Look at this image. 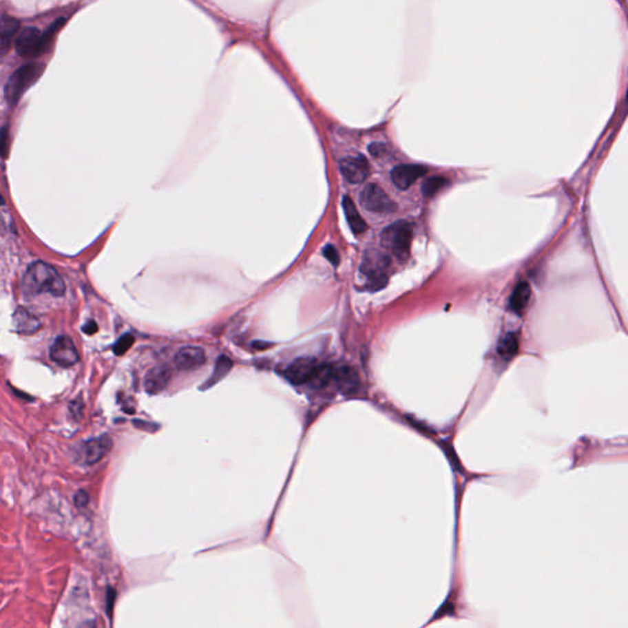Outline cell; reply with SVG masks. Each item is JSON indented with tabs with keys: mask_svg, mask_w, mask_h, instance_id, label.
<instances>
[{
	"mask_svg": "<svg viewBox=\"0 0 628 628\" xmlns=\"http://www.w3.org/2000/svg\"><path fill=\"white\" fill-rule=\"evenodd\" d=\"M23 292L28 297L42 293H50L53 297H62L65 293V284L62 276L52 265L45 262H36L28 266L23 276Z\"/></svg>",
	"mask_w": 628,
	"mask_h": 628,
	"instance_id": "obj_1",
	"label": "cell"
},
{
	"mask_svg": "<svg viewBox=\"0 0 628 628\" xmlns=\"http://www.w3.org/2000/svg\"><path fill=\"white\" fill-rule=\"evenodd\" d=\"M63 23V19L58 20L45 32H41L39 28H23L15 43L17 54L23 58H36L41 56L47 50V45L50 43L53 34H56V30H59Z\"/></svg>",
	"mask_w": 628,
	"mask_h": 628,
	"instance_id": "obj_2",
	"label": "cell"
},
{
	"mask_svg": "<svg viewBox=\"0 0 628 628\" xmlns=\"http://www.w3.org/2000/svg\"><path fill=\"white\" fill-rule=\"evenodd\" d=\"M381 240L383 247L387 248L389 252H392L400 260H405L410 254L412 224L405 220H399L397 222L389 224L381 232Z\"/></svg>",
	"mask_w": 628,
	"mask_h": 628,
	"instance_id": "obj_3",
	"label": "cell"
},
{
	"mask_svg": "<svg viewBox=\"0 0 628 628\" xmlns=\"http://www.w3.org/2000/svg\"><path fill=\"white\" fill-rule=\"evenodd\" d=\"M45 70V65L41 63H28L19 67L12 76L8 78L6 85V98L10 105H15L20 97L26 92L30 86L39 80Z\"/></svg>",
	"mask_w": 628,
	"mask_h": 628,
	"instance_id": "obj_4",
	"label": "cell"
},
{
	"mask_svg": "<svg viewBox=\"0 0 628 628\" xmlns=\"http://www.w3.org/2000/svg\"><path fill=\"white\" fill-rule=\"evenodd\" d=\"M390 258L386 253L378 249H370L365 253L362 259L361 273L365 275L368 281V286L373 290H378L387 282Z\"/></svg>",
	"mask_w": 628,
	"mask_h": 628,
	"instance_id": "obj_5",
	"label": "cell"
},
{
	"mask_svg": "<svg viewBox=\"0 0 628 628\" xmlns=\"http://www.w3.org/2000/svg\"><path fill=\"white\" fill-rule=\"evenodd\" d=\"M359 202L364 208L378 213H389L395 211L397 205L388 196L387 193L378 185H366L361 193Z\"/></svg>",
	"mask_w": 628,
	"mask_h": 628,
	"instance_id": "obj_6",
	"label": "cell"
},
{
	"mask_svg": "<svg viewBox=\"0 0 628 628\" xmlns=\"http://www.w3.org/2000/svg\"><path fill=\"white\" fill-rule=\"evenodd\" d=\"M50 356L56 365L65 368L76 365L78 362V350L75 348L73 340L67 335L56 337L50 350Z\"/></svg>",
	"mask_w": 628,
	"mask_h": 628,
	"instance_id": "obj_7",
	"label": "cell"
},
{
	"mask_svg": "<svg viewBox=\"0 0 628 628\" xmlns=\"http://www.w3.org/2000/svg\"><path fill=\"white\" fill-rule=\"evenodd\" d=\"M340 171L345 180L353 185H359L367 180L370 176V163L366 157L348 156L340 161Z\"/></svg>",
	"mask_w": 628,
	"mask_h": 628,
	"instance_id": "obj_8",
	"label": "cell"
},
{
	"mask_svg": "<svg viewBox=\"0 0 628 628\" xmlns=\"http://www.w3.org/2000/svg\"><path fill=\"white\" fill-rule=\"evenodd\" d=\"M317 361L312 357H300L296 359L293 362L290 364L285 370V378L287 381L295 384V386H301L304 383H308L311 378L313 376L314 370L317 367Z\"/></svg>",
	"mask_w": 628,
	"mask_h": 628,
	"instance_id": "obj_9",
	"label": "cell"
},
{
	"mask_svg": "<svg viewBox=\"0 0 628 628\" xmlns=\"http://www.w3.org/2000/svg\"><path fill=\"white\" fill-rule=\"evenodd\" d=\"M427 174V167L421 166V165H399L392 171V182L394 185L401 189L406 191L409 189L411 185L415 183L416 180L423 177Z\"/></svg>",
	"mask_w": 628,
	"mask_h": 628,
	"instance_id": "obj_10",
	"label": "cell"
},
{
	"mask_svg": "<svg viewBox=\"0 0 628 628\" xmlns=\"http://www.w3.org/2000/svg\"><path fill=\"white\" fill-rule=\"evenodd\" d=\"M333 381L345 395L357 394L361 388L359 375L350 366H339L333 368Z\"/></svg>",
	"mask_w": 628,
	"mask_h": 628,
	"instance_id": "obj_11",
	"label": "cell"
},
{
	"mask_svg": "<svg viewBox=\"0 0 628 628\" xmlns=\"http://www.w3.org/2000/svg\"><path fill=\"white\" fill-rule=\"evenodd\" d=\"M207 361V355L204 348L199 346H185L180 348L174 356V364L183 370H196L204 365Z\"/></svg>",
	"mask_w": 628,
	"mask_h": 628,
	"instance_id": "obj_12",
	"label": "cell"
},
{
	"mask_svg": "<svg viewBox=\"0 0 628 628\" xmlns=\"http://www.w3.org/2000/svg\"><path fill=\"white\" fill-rule=\"evenodd\" d=\"M113 441L109 436L92 438L89 442L85 443L84 457L86 464L94 465L101 461L111 450H112Z\"/></svg>",
	"mask_w": 628,
	"mask_h": 628,
	"instance_id": "obj_13",
	"label": "cell"
},
{
	"mask_svg": "<svg viewBox=\"0 0 628 628\" xmlns=\"http://www.w3.org/2000/svg\"><path fill=\"white\" fill-rule=\"evenodd\" d=\"M172 376V372L167 366H156L147 372L144 381V387L149 394H158L167 387Z\"/></svg>",
	"mask_w": 628,
	"mask_h": 628,
	"instance_id": "obj_14",
	"label": "cell"
},
{
	"mask_svg": "<svg viewBox=\"0 0 628 628\" xmlns=\"http://www.w3.org/2000/svg\"><path fill=\"white\" fill-rule=\"evenodd\" d=\"M12 323L15 331L23 335H32L41 329V320L28 309L19 307L12 315Z\"/></svg>",
	"mask_w": 628,
	"mask_h": 628,
	"instance_id": "obj_15",
	"label": "cell"
},
{
	"mask_svg": "<svg viewBox=\"0 0 628 628\" xmlns=\"http://www.w3.org/2000/svg\"><path fill=\"white\" fill-rule=\"evenodd\" d=\"M20 26L15 17H3L0 20V56H6L10 51L12 37Z\"/></svg>",
	"mask_w": 628,
	"mask_h": 628,
	"instance_id": "obj_16",
	"label": "cell"
},
{
	"mask_svg": "<svg viewBox=\"0 0 628 628\" xmlns=\"http://www.w3.org/2000/svg\"><path fill=\"white\" fill-rule=\"evenodd\" d=\"M530 298H532V287H530V285H529L527 282H525V281L519 282V284L516 285V289L513 290L512 296H510V309H512L514 313L521 315V314L525 312L527 304L530 302Z\"/></svg>",
	"mask_w": 628,
	"mask_h": 628,
	"instance_id": "obj_17",
	"label": "cell"
},
{
	"mask_svg": "<svg viewBox=\"0 0 628 628\" xmlns=\"http://www.w3.org/2000/svg\"><path fill=\"white\" fill-rule=\"evenodd\" d=\"M342 207H344L346 220H348V224H350L353 233L359 235V233L365 232L367 230V224H366L365 220L361 218V215H359L357 209L355 207V204L348 196L344 198Z\"/></svg>",
	"mask_w": 628,
	"mask_h": 628,
	"instance_id": "obj_18",
	"label": "cell"
},
{
	"mask_svg": "<svg viewBox=\"0 0 628 628\" xmlns=\"http://www.w3.org/2000/svg\"><path fill=\"white\" fill-rule=\"evenodd\" d=\"M519 351V339L516 333H508L502 337L497 346V353L503 359H512Z\"/></svg>",
	"mask_w": 628,
	"mask_h": 628,
	"instance_id": "obj_19",
	"label": "cell"
},
{
	"mask_svg": "<svg viewBox=\"0 0 628 628\" xmlns=\"http://www.w3.org/2000/svg\"><path fill=\"white\" fill-rule=\"evenodd\" d=\"M333 379V367L328 364H320L314 370L313 376L311 378V383L314 388L326 387V384Z\"/></svg>",
	"mask_w": 628,
	"mask_h": 628,
	"instance_id": "obj_20",
	"label": "cell"
},
{
	"mask_svg": "<svg viewBox=\"0 0 628 628\" xmlns=\"http://www.w3.org/2000/svg\"><path fill=\"white\" fill-rule=\"evenodd\" d=\"M448 185L449 180L442 176H435L431 178H427L422 185V194L426 198H433L438 191H442Z\"/></svg>",
	"mask_w": 628,
	"mask_h": 628,
	"instance_id": "obj_21",
	"label": "cell"
},
{
	"mask_svg": "<svg viewBox=\"0 0 628 628\" xmlns=\"http://www.w3.org/2000/svg\"><path fill=\"white\" fill-rule=\"evenodd\" d=\"M231 368H232L231 359L227 356H220L218 362H216V366H215L213 376H210V379H209L205 387H210V386H213L218 381H221L230 372Z\"/></svg>",
	"mask_w": 628,
	"mask_h": 628,
	"instance_id": "obj_22",
	"label": "cell"
},
{
	"mask_svg": "<svg viewBox=\"0 0 628 628\" xmlns=\"http://www.w3.org/2000/svg\"><path fill=\"white\" fill-rule=\"evenodd\" d=\"M133 344H134V337L132 334H124L123 337H121V339L116 342L113 351L118 356H121L127 353L133 346Z\"/></svg>",
	"mask_w": 628,
	"mask_h": 628,
	"instance_id": "obj_23",
	"label": "cell"
},
{
	"mask_svg": "<svg viewBox=\"0 0 628 628\" xmlns=\"http://www.w3.org/2000/svg\"><path fill=\"white\" fill-rule=\"evenodd\" d=\"M69 411L70 414L73 416L75 420H78L83 417V412H84V401L83 399L78 398L73 400L70 404H69Z\"/></svg>",
	"mask_w": 628,
	"mask_h": 628,
	"instance_id": "obj_24",
	"label": "cell"
},
{
	"mask_svg": "<svg viewBox=\"0 0 628 628\" xmlns=\"http://www.w3.org/2000/svg\"><path fill=\"white\" fill-rule=\"evenodd\" d=\"M323 254L329 262H331L334 266H337L340 263V257H339V253H337V248L333 247V246H326L323 251Z\"/></svg>",
	"mask_w": 628,
	"mask_h": 628,
	"instance_id": "obj_25",
	"label": "cell"
},
{
	"mask_svg": "<svg viewBox=\"0 0 628 628\" xmlns=\"http://www.w3.org/2000/svg\"><path fill=\"white\" fill-rule=\"evenodd\" d=\"M8 138H9V133H8V129L6 127H4V129H1L0 132V155L6 158L8 156V147H9V144H8Z\"/></svg>",
	"mask_w": 628,
	"mask_h": 628,
	"instance_id": "obj_26",
	"label": "cell"
},
{
	"mask_svg": "<svg viewBox=\"0 0 628 628\" xmlns=\"http://www.w3.org/2000/svg\"><path fill=\"white\" fill-rule=\"evenodd\" d=\"M89 501H90L89 494H87L86 491H84V490L78 491V494H75V497H74V503H75V505L78 507V508H84V507H86L87 503H89Z\"/></svg>",
	"mask_w": 628,
	"mask_h": 628,
	"instance_id": "obj_27",
	"label": "cell"
},
{
	"mask_svg": "<svg viewBox=\"0 0 628 628\" xmlns=\"http://www.w3.org/2000/svg\"><path fill=\"white\" fill-rule=\"evenodd\" d=\"M114 600H116V590L108 588L107 590V614H109V615L112 612Z\"/></svg>",
	"mask_w": 628,
	"mask_h": 628,
	"instance_id": "obj_28",
	"label": "cell"
},
{
	"mask_svg": "<svg viewBox=\"0 0 628 628\" xmlns=\"http://www.w3.org/2000/svg\"><path fill=\"white\" fill-rule=\"evenodd\" d=\"M98 331V326L96 324L95 320H89L84 326H83V331L85 334L87 335H94Z\"/></svg>",
	"mask_w": 628,
	"mask_h": 628,
	"instance_id": "obj_29",
	"label": "cell"
},
{
	"mask_svg": "<svg viewBox=\"0 0 628 628\" xmlns=\"http://www.w3.org/2000/svg\"><path fill=\"white\" fill-rule=\"evenodd\" d=\"M386 151V146L383 144H370V152L372 155L375 156H381L383 152Z\"/></svg>",
	"mask_w": 628,
	"mask_h": 628,
	"instance_id": "obj_30",
	"label": "cell"
},
{
	"mask_svg": "<svg viewBox=\"0 0 628 628\" xmlns=\"http://www.w3.org/2000/svg\"><path fill=\"white\" fill-rule=\"evenodd\" d=\"M76 628H97V625H96V621L90 620V621H84V622L80 623Z\"/></svg>",
	"mask_w": 628,
	"mask_h": 628,
	"instance_id": "obj_31",
	"label": "cell"
},
{
	"mask_svg": "<svg viewBox=\"0 0 628 628\" xmlns=\"http://www.w3.org/2000/svg\"><path fill=\"white\" fill-rule=\"evenodd\" d=\"M0 204H3V199H1V196H0Z\"/></svg>",
	"mask_w": 628,
	"mask_h": 628,
	"instance_id": "obj_32",
	"label": "cell"
}]
</instances>
